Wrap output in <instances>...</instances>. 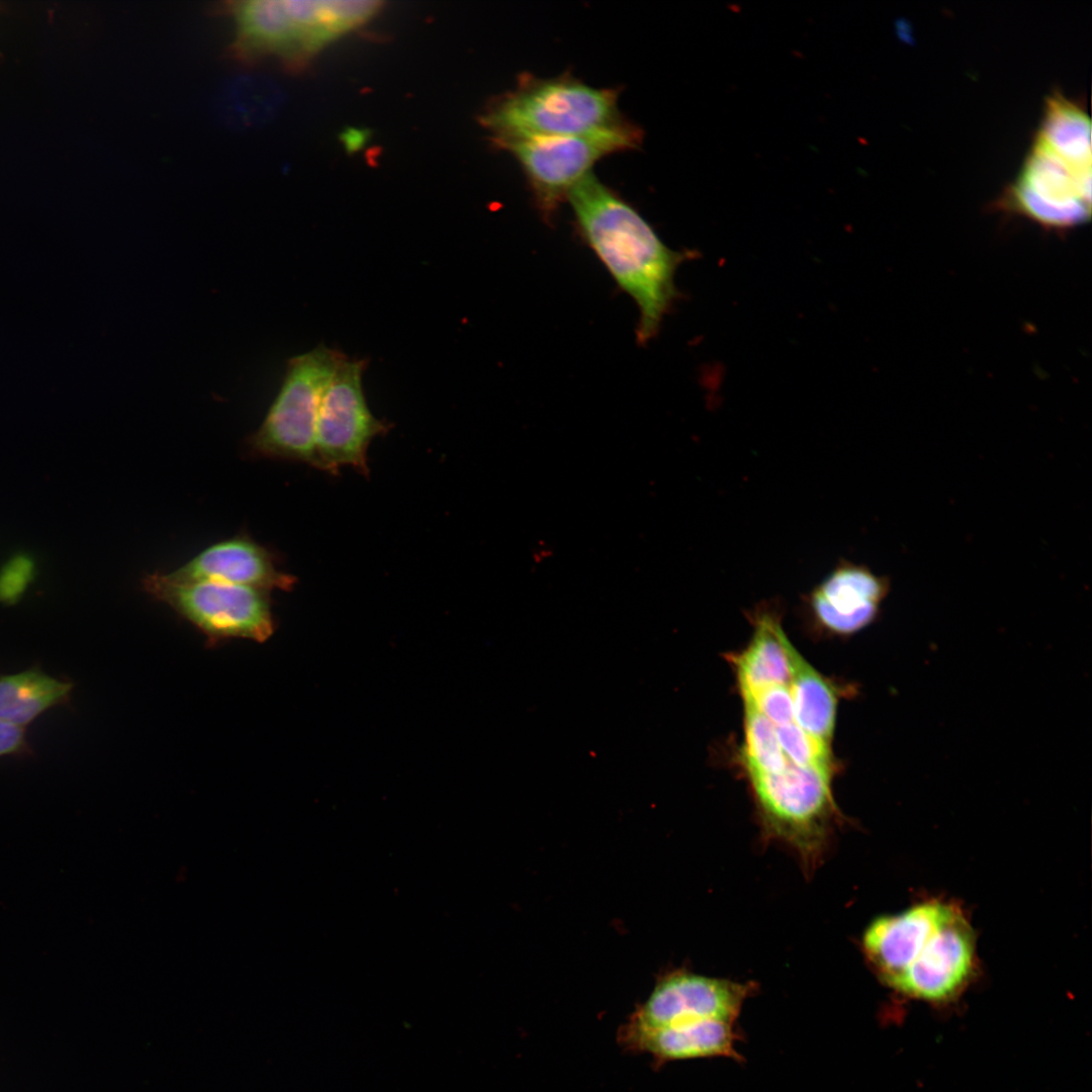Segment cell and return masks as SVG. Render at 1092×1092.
Masks as SVG:
<instances>
[{
  "instance_id": "1",
  "label": "cell",
  "mask_w": 1092,
  "mask_h": 1092,
  "mask_svg": "<svg viewBox=\"0 0 1092 1092\" xmlns=\"http://www.w3.org/2000/svg\"><path fill=\"white\" fill-rule=\"evenodd\" d=\"M567 201L583 243L634 300L637 340L646 344L676 295L673 277L687 254L670 250L641 213L594 173L572 189Z\"/></svg>"
},
{
  "instance_id": "2",
  "label": "cell",
  "mask_w": 1092,
  "mask_h": 1092,
  "mask_svg": "<svg viewBox=\"0 0 1092 1092\" xmlns=\"http://www.w3.org/2000/svg\"><path fill=\"white\" fill-rule=\"evenodd\" d=\"M862 946L880 978L906 996L942 1002L961 992L974 968L971 926L954 906L929 901L881 916Z\"/></svg>"
},
{
  "instance_id": "3",
  "label": "cell",
  "mask_w": 1092,
  "mask_h": 1092,
  "mask_svg": "<svg viewBox=\"0 0 1092 1092\" xmlns=\"http://www.w3.org/2000/svg\"><path fill=\"white\" fill-rule=\"evenodd\" d=\"M1090 135L1084 107L1054 92L1017 177L997 202L999 208L1056 232L1086 222L1091 214Z\"/></svg>"
},
{
  "instance_id": "4",
  "label": "cell",
  "mask_w": 1092,
  "mask_h": 1092,
  "mask_svg": "<svg viewBox=\"0 0 1092 1092\" xmlns=\"http://www.w3.org/2000/svg\"><path fill=\"white\" fill-rule=\"evenodd\" d=\"M620 90L592 86L570 73L542 78L518 76L480 120L495 145L515 140L575 135L628 120L619 108Z\"/></svg>"
},
{
  "instance_id": "5",
  "label": "cell",
  "mask_w": 1092,
  "mask_h": 1092,
  "mask_svg": "<svg viewBox=\"0 0 1092 1092\" xmlns=\"http://www.w3.org/2000/svg\"><path fill=\"white\" fill-rule=\"evenodd\" d=\"M642 140V129L628 119L594 132L515 140L496 146L514 157L536 209L550 222L599 161L637 149Z\"/></svg>"
},
{
  "instance_id": "6",
  "label": "cell",
  "mask_w": 1092,
  "mask_h": 1092,
  "mask_svg": "<svg viewBox=\"0 0 1092 1092\" xmlns=\"http://www.w3.org/2000/svg\"><path fill=\"white\" fill-rule=\"evenodd\" d=\"M346 358L341 351L320 345L289 359L275 400L259 429L247 439L249 451L316 468L315 429L322 395Z\"/></svg>"
},
{
  "instance_id": "7",
  "label": "cell",
  "mask_w": 1092,
  "mask_h": 1092,
  "mask_svg": "<svg viewBox=\"0 0 1092 1092\" xmlns=\"http://www.w3.org/2000/svg\"><path fill=\"white\" fill-rule=\"evenodd\" d=\"M142 585L211 641L263 642L274 631L270 592L211 580L176 581L165 572L145 575Z\"/></svg>"
},
{
  "instance_id": "8",
  "label": "cell",
  "mask_w": 1092,
  "mask_h": 1092,
  "mask_svg": "<svg viewBox=\"0 0 1092 1092\" xmlns=\"http://www.w3.org/2000/svg\"><path fill=\"white\" fill-rule=\"evenodd\" d=\"M365 359H349L339 365L322 395L315 429L317 469L337 474L349 465L364 475L369 467L371 441L389 425L370 412L362 386Z\"/></svg>"
},
{
  "instance_id": "9",
  "label": "cell",
  "mask_w": 1092,
  "mask_h": 1092,
  "mask_svg": "<svg viewBox=\"0 0 1092 1092\" xmlns=\"http://www.w3.org/2000/svg\"><path fill=\"white\" fill-rule=\"evenodd\" d=\"M752 984L678 972L660 980L625 1022L641 1028L716 1019L736 1022Z\"/></svg>"
},
{
  "instance_id": "10",
  "label": "cell",
  "mask_w": 1092,
  "mask_h": 1092,
  "mask_svg": "<svg viewBox=\"0 0 1092 1092\" xmlns=\"http://www.w3.org/2000/svg\"><path fill=\"white\" fill-rule=\"evenodd\" d=\"M890 578L840 559L807 596L812 618L824 629L851 634L871 624L889 594Z\"/></svg>"
},
{
  "instance_id": "11",
  "label": "cell",
  "mask_w": 1092,
  "mask_h": 1092,
  "mask_svg": "<svg viewBox=\"0 0 1092 1092\" xmlns=\"http://www.w3.org/2000/svg\"><path fill=\"white\" fill-rule=\"evenodd\" d=\"M165 574L176 581L211 580L267 592L290 590L296 582L278 568L271 550L247 534L218 541Z\"/></svg>"
},
{
  "instance_id": "12",
  "label": "cell",
  "mask_w": 1092,
  "mask_h": 1092,
  "mask_svg": "<svg viewBox=\"0 0 1092 1092\" xmlns=\"http://www.w3.org/2000/svg\"><path fill=\"white\" fill-rule=\"evenodd\" d=\"M230 8L236 24L232 52L242 62L275 57L296 66L313 54L285 0L239 1Z\"/></svg>"
},
{
  "instance_id": "13",
  "label": "cell",
  "mask_w": 1092,
  "mask_h": 1092,
  "mask_svg": "<svg viewBox=\"0 0 1092 1092\" xmlns=\"http://www.w3.org/2000/svg\"><path fill=\"white\" fill-rule=\"evenodd\" d=\"M735 1023L707 1019L690 1023L641 1028L624 1023L618 1042L629 1052L648 1053L657 1062L703 1057L737 1059Z\"/></svg>"
},
{
  "instance_id": "14",
  "label": "cell",
  "mask_w": 1092,
  "mask_h": 1092,
  "mask_svg": "<svg viewBox=\"0 0 1092 1092\" xmlns=\"http://www.w3.org/2000/svg\"><path fill=\"white\" fill-rule=\"evenodd\" d=\"M777 607L763 604L752 613V640L734 657L741 691L791 680L803 659L786 637Z\"/></svg>"
},
{
  "instance_id": "15",
  "label": "cell",
  "mask_w": 1092,
  "mask_h": 1092,
  "mask_svg": "<svg viewBox=\"0 0 1092 1092\" xmlns=\"http://www.w3.org/2000/svg\"><path fill=\"white\" fill-rule=\"evenodd\" d=\"M72 689V682L38 668L0 675V720L27 725L48 709L67 703Z\"/></svg>"
},
{
  "instance_id": "16",
  "label": "cell",
  "mask_w": 1092,
  "mask_h": 1092,
  "mask_svg": "<svg viewBox=\"0 0 1092 1092\" xmlns=\"http://www.w3.org/2000/svg\"><path fill=\"white\" fill-rule=\"evenodd\" d=\"M790 690L797 724L813 738L830 746L836 707L831 685L802 659Z\"/></svg>"
},
{
  "instance_id": "17",
  "label": "cell",
  "mask_w": 1092,
  "mask_h": 1092,
  "mask_svg": "<svg viewBox=\"0 0 1092 1092\" xmlns=\"http://www.w3.org/2000/svg\"><path fill=\"white\" fill-rule=\"evenodd\" d=\"M326 30L335 38L370 19L382 2L374 0L321 1Z\"/></svg>"
},
{
  "instance_id": "18",
  "label": "cell",
  "mask_w": 1092,
  "mask_h": 1092,
  "mask_svg": "<svg viewBox=\"0 0 1092 1092\" xmlns=\"http://www.w3.org/2000/svg\"><path fill=\"white\" fill-rule=\"evenodd\" d=\"M34 565L26 556H16L0 570V603L15 604L32 579Z\"/></svg>"
},
{
  "instance_id": "19",
  "label": "cell",
  "mask_w": 1092,
  "mask_h": 1092,
  "mask_svg": "<svg viewBox=\"0 0 1092 1092\" xmlns=\"http://www.w3.org/2000/svg\"><path fill=\"white\" fill-rule=\"evenodd\" d=\"M30 753L23 728L0 720V756H26Z\"/></svg>"
},
{
  "instance_id": "20",
  "label": "cell",
  "mask_w": 1092,
  "mask_h": 1092,
  "mask_svg": "<svg viewBox=\"0 0 1092 1092\" xmlns=\"http://www.w3.org/2000/svg\"><path fill=\"white\" fill-rule=\"evenodd\" d=\"M552 547L546 542H540L531 550V560L533 564L540 565L548 561L552 557Z\"/></svg>"
}]
</instances>
